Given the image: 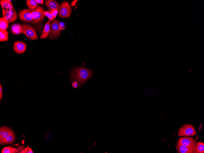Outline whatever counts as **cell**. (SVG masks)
<instances>
[{
  "instance_id": "cb8c5ba5",
  "label": "cell",
  "mask_w": 204,
  "mask_h": 153,
  "mask_svg": "<svg viewBox=\"0 0 204 153\" xmlns=\"http://www.w3.org/2000/svg\"><path fill=\"white\" fill-rule=\"evenodd\" d=\"M50 12L54 20L56 17L57 14L59 13V11L57 9H54L51 10Z\"/></svg>"
},
{
  "instance_id": "ba28073f",
  "label": "cell",
  "mask_w": 204,
  "mask_h": 153,
  "mask_svg": "<svg viewBox=\"0 0 204 153\" xmlns=\"http://www.w3.org/2000/svg\"><path fill=\"white\" fill-rule=\"evenodd\" d=\"M32 11L29 9H25L18 13L20 19L22 21L32 23L33 20Z\"/></svg>"
},
{
  "instance_id": "8992f818",
  "label": "cell",
  "mask_w": 204,
  "mask_h": 153,
  "mask_svg": "<svg viewBox=\"0 0 204 153\" xmlns=\"http://www.w3.org/2000/svg\"><path fill=\"white\" fill-rule=\"evenodd\" d=\"M23 26V30L22 33L31 40L38 39V37L35 29L30 25L25 24Z\"/></svg>"
},
{
  "instance_id": "603a6c76",
  "label": "cell",
  "mask_w": 204,
  "mask_h": 153,
  "mask_svg": "<svg viewBox=\"0 0 204 153\" xmlns=\"http://www.w3.org/2000/svg\"><path fill=\"white\" fill-rule=\"evenodd\" d=\"M44 14L45 16L47 17L50 21L52 22L54 21V20L51 12L49 11H44Z\"/></svg>"
},
{
  "instance_id": "7a4b0ae2",
  "label": "cell",
  "mask_w": 204,
  "mask_h": 153,
  "mask_svg": "<svg viewBox=\"0 0 204 153\" xmlns=\"http://www.w3.org/2000/svg\"><path fill=\"white\" fill-rule=\"evenodd\" d=\"M60 23L58 20L52 22L50 24V33L49 39H56L59 38L60 34Z\"/></svg>"
},
{
  "instance_id": "ac0fdd59",
  "label": "cell",
  "mask_w": 204,
  "mask_h": 153,
  "mask_svg": "<svg viewBox=\"0 0 204 153\" xmlns=\"http://www.w3.org/2000/svg\"><path fill=\"white\" fill-rule=\"evenodd\" d=\"M15 140V135L13 132L1 143V145L11 144L14 142Z\"/></svg>"
},
{
  "instance_id": "4fadbf2b",
  "label": "cell",
  "mask_w": 204,
  "mask_h": 153,
  "mask_svg": "<svg viewBox=\"0 0 204 153\" xmlns=\"http://www.w3.org/2000/svg\"><path fill=\"white\" fill-rule=\"evenodd\" d=\"M11 30L14 35H19L22 33L23 30V26L19 23L13 24L11 27Z\"/></svg>"
},
{
  "instance_id": "8fae6325",
  "label": "cell",
  "mask_w": 204,
  "mask_h": 153,
  "mask_svg": "<svg viewBox=\"0 0 204 153\" xmlns=\"http://www.w3.org/2000/svg\"><path fill=\"white\" fill-rule=\"evenodd\" d=\"M177 143L188 146L196 147V142L193 138L185 137L179 139Z\"/></svg>"
},
{
  "instance_id": "4316f807",
  "label": "cell",
  "mask_w": 204,
  "mask_h": 153,
  "mask_svg": "<svg viewBox=\"0 0 204 153\" xmlns=\"http://www.w3.org/2000/svg\"><path fill=\"white\" fill-rule=\"evenodd\" d=\"M3 90L1 83L0 84V100H2V98Z\"/></svg>"
},
{
  "instance_id": "44dd1931",
  "label": "cell",
  "mask_w": 204,
  "mask_h": 153,
  "mask_svg": "<svg viewBox=\"0 0 204 153\" xmlns=\"http://www.w3.org/2000/svg\"><path fill=\"white\" fill-rule=\"evenodd\" d=\"M18 149L11 147H6L3 148L2 150V153H20Z\"/></svg>"
},
{
  "instance_id": "7402d4cb",
  "label": "cell",
  "mask_w": 204,
  "mask_h": 153,
  "mask_svg": "<svg viewBox=\"0 0 204 153\" xmlns=\"http://www.w3.org/2000/svg\"><path fill=\"white\" fill-rule=\"evenodd\" d=\"M196 151L197 153H204V143L201 142H198L196 145Z\"/></svg>"
},
{
  "instance_id": "484cf974",
  "label": "cell",
  "mask_w": 204,
  "mask_h": 153,
  "mask_svg": "<svg viewBox=\"0 0 204 153\" xmlns=\"http://www.w3.org/2000/svg\"><path fill=\"white\" fill-rule=\"evenodd\" d=\"M79 83L76 81H75V82H73V83L72 84V86L73 88L76 89L77 88L78 86H79Z\"/></svg>"
},
{
  "instance_id": "3957f363",
  "label": "cell",
  "mask_w": 204,
  "mask_h": 153,
  "mask_svg": "<svg viewBox=\"0 0 204 153\" xmlns=\"http://www.w3.org/2000/svg\"><path fill=\"white\" fill-rule=\"evenodd\" d=\"M196 134L194 127L190 124H185L181 127L179 129L178 136L179 137L183 136H194Z\"/></svg>"
},
{
  "instance_id": "7c38bea8",
  "label": "cell",
  "mask_w": 204,
  "mask_h": 153,
  "mask_svg": "<svg viewBox=\"0 0 204 153\" xmlns=\"http://www.w3.org/2000/svg\"><path fill=\"white\" fill-rule=\"evenodd\" d=\"M45 4L49 11H51L54 9H57L59 11V10L60 5L56 1L53 0H48L45 2Z\"/></svg>"
},
{
  "instance_id": "9a60e30c",
  "label": "cell",
  "mask_w": 204,
  "mask_h": 153,
  "mask_svg": "<svg viewBox=\"0 0 204 153\" xmlns=\"http://www.w3.org/2000/svg\"><path fill=\"white\" fill-rule=\"evenodd\" d=\"M0 4L2 10H10L14 8L11 1L9 0H2L0 2Z\"/></svg>"
},
{
  "instance_id": "30bf717a",
  "label": "cell",
  "mask_w": 204,
  "mask_h": 153,
  "mask_svg": "<svg viewBox=\"0 0 204 153\" xmlns=\"http://www.w3.org/2000/svg\"><path fill=\"white\" fill-rule=\"evenodd\" d=\"M177 151L180 153H197L196 147H190L177 143L176 146Z\"/></svg>"
},
{
  "instance_id": "52a82bcc",
  "label": "cell",
  "mask_w": 204,
  "mask_h": 153,
  "mask_svg": "<svg viewBox=\"0 0 204 153\" xmlns=\"http://www.w3.org/2000/svg\"><path fill=\"white\" fill-rule=\"evenodd\" d=\"M3 17L10 24L17 20V16L14 8L10 10H2Z\"/></svg>"
},
{
  "instance_id": "e0dca14e",
  "label": "cell",
  "mask_w": 204,
  "mask_h": 153,
  "mask_svg": "<svg viewBox=\"0 0 204 153\" xmlns=\"http://www.w3.org/2000/svg\"><path fill=\"white\" fill-rule=\"evenodd\" d=\"M26 4L29 9L32 11L36 9L38 6V4L36 0H27Z\"/></svg>"
},
{
  "instance_id": "83f0119b",
  "label": "cell",
  "mask_w": 204,
  "mask_h": 153,
  "mask_svg": "<svg viewBox=\"0 0 204 153\" xmlns=\"http://www.w3.org/2000/svg\"><path fill=\"white\" fill-rule=\"evenodd\" d=\"M36 1L37 3H38V4L44 5V0H36Z\"/></svg>"
},
{
  "instance_id": "d4e9b609",
  "label": "cell",
  "mask_w": 204,
  "mask_h": 153,
  "mask_svg": "<svg viewBox=\"0 0 204 153\" xmlns=\"http://www.w3.org/2000/svg\"><path fill=\"white\" fill-rule=\"evenodd\" d=\"M21 153H33V152L31 148L29 147L26 148L24 150L21 152Z\"/></svg>"
},
{
  "instance_id": "9c48e42d",
  "label": "cell",
  "mask_w": 204,
  "mask_h": 153,
  "mask_svg": "<svg viewBox=\"0 0 204 153\" xmlns=\"http://www.w3.org/2000/svg\"><path fill=\"white\" fill-rule=\"evenodd\" d=\"M27 47V44L25 43L16 41L14 43L13 49L16 53L18 54H22L26 52Z\"/></svg>"
},
{
  "instance_id": "ffe728a7",
  "label": "cell",
  "mask_w": 204,
  "mask_h": 153,
  "mask_svg": "<svg viewBox=\"0 0 204 153\" xmlns=\"http://www.w3.org/2000/svg\"><path fill=\"white\" fill-rule=\"evenodd\" d=\"M5 18L4 17L0 18V30H7L9 26Z\"/></svg>"
},
{
  "instance_id": "d6986e66",
  "label": "cell",
  "mask_w": 204,
  "mask_h": 153,
  "mask_svg": "<svg viewBox=\"0 0 204 153\" xmlns=\"http://www.w3.org/2000/svg\"><path fill=\"white\" fill-rule=\"evenodd\" d=\"M0 41H7L8 40V32L7 30H0Z\"/></svg>"
},
{
  "instance_id": "2e32d148",
  "label": "cell",
  "mask_w": 204,
  "mask_h": 153,
  "mask_svg": "<svg viewBox=\"0 0 204 153\" xmlns=\"http://www.w3.org/2000/svg\"><path fill=\"white\" fill-rule=\"evenodd\" d=\"M4 130L2 136L0 137V143H2L13 131L10 128L4 127Z\"/></svg>"
},
{
  "instance_id": "f1b7e54d",
  "label": "cell",
  "mask_w": 204,
  "mask_h": 153,
  "mask_svg": "<svg viewBox=\"0 0 204 153\" xmlns=\"http://www.w3.org/2000/svg\"><path fill=\"white\" fill-rule=\"evenodd\" d=\"M78 1H73L71 5L72 6H75L76 5V3L78 2Z\"/></svg>"
},
{
  "instance_id": "277c9868",
  "label": "cell",
  "mask_w": 204,
  "mask_h": 153,
  "mask_svg": "<svg viewBox=\"0 0 204 153\" xmlns=\"http://www.w3.org/2000/svg\"><path fill=\"white\" fill-rule=\"evenodd\" d=\"M44 8L40 6H38L37 8L32 11L33 20L32 23L36 24L41 22L44 19Z\"/></svg>"
},
{
  "instance_id": "5bb4252c",
  "label": "cell",
  "mask_w": 204,
  "mask_h": 153,
  "mask_svg": "<svg viewBox=\"0 0 204 153\" xmlns=\"http://www.w3.org/2000/svg\"><path fill=\"white\" fill-rule=\"evenodd\" d=\"M50 21H48L45 24L43 30L41 34L40 38L41 39L47 38L50 33Z\"/></svg>"
},
{
  "instance_id": "5b68a950",
  "label": "cell",
  "mask_w": 204,
  "mask_h": 153,
  "mask_svg": "<svg viewBox=\"0 0 204 153\" xmlns=\"http://www.w3.org/2000/svg\"><path fill=\"white\" fill-rule=\"evenodd\" d=\"M72 12L71 7L68 2H64L60 4L59 11V16L60 17L68 18L70 16Z\"/></svg>"
},
{
  "instance_id": "6da1fadb",
  "label": "cell",
  "mask_w": 204,
  "mask_h": 153,
  "mask_svg": "<svg viewBox=\"0 0 204 153\" xmlns=\"http://www.w3.org/2000/svg\"><path fill=\"white\" fill-rule=\"evenodd\" d=\"M93 73L92 70L85 68H76L71 72V79L78 82L80 86H82L92 76Z\"/></svg>"
}]
</instances>
